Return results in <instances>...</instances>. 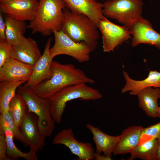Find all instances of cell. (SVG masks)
<instances>
[{
  "instance_id": "ffe728a7",
  "label": "cell",
  "mask_w": 160,
  "mask_h": 160,
  "mask_svg": "<svg viewBox=\"0 0 160 160\" xmlns=\"http://www.w3.org/2000/svg\"><path fill=\"white\" fill-rule=\"evenodd\" d=\"M139 106L149 117H158L159 105L158 100L160 98V88H146L137 94Z\"/></svg>"
},
{
  "instance_id": "e575fe53",
  "label": "cell",
  "mask_w": 160,
  "mask_h": 160,
  "mask_svg": "<svg viewBox=\"0 0 160 160\" xmlns=\"http://www.w3.org/2000/svg\"><path fill=\"white\" fill-rule=\"evenodd\" d=\"M100 0L103 1L104 0Z\"/></svg>"
},
{
  "instance_id": "ba28073f",
  "label": "cell",
  "mask_w": 160,
  "mask_h": 160,
  "mask_svg": "<svg viewBox=\"0 0 160 160\" xmlns=\"http://www.w3.org/2000/svg\"><path fill=\"white\" fill-rule=\"evenodd\" d=\"M98 28L102 34L103 47L104 52L113 51L131 38L129 28L116 24L104 16L99 22Z\"/></svg>"
},
{
  "instance_id": "4dcf8cb0",
  "label": "cell",
  "mask_w": 160,
  "mask_h": 160,
  "mask_svg": "<svg viewBox=\"0 0 160 160\" xmlns=\"http://www.w3.org/2000/svg\"><path fill=\"white\" fill-rule=\"evenodd\" d=\"M95 160H112L111 157L104 155H102L101 154L95 152L94 153Z\"/></svg>"
},
{
  "instance_id": "9c48e42d",
  "label": "cell",
  "mask_w": 160,
  "mask_h": 160,
  "mask_svg": "<svg viewBox=\"0 0 160 160\" xmlns=\"http://www.w3.org/2000/svg\"><path fill=\"white\" fill-rule=\"evenodd\" d=\"M52 143L55 145H63L68 148L73 154L78 157V160H95V150L92 144L76 140L71 128L59 132L55 136Z\"/></svg>"
},
{
  "instance_id": "3957f363",
  "label": "cell",
  "mask_w": 160,
  "mask_h": 160,
  "mask_svg": "<svg viewBox=\"0 0 160 160\" xmlns=\"http://www.w3.org/2000/svg\"><path fill=\"white\" fill-rule=\"evenodd\" d=\"M63 19L61 31L76 42L84 41L92 52L96 49L100 37L97 26L86 15L63 9Z\"/></svg>"
},
{
  "instance_id": "cb8c5ba5",
  "label": "cell",
  "mask_w": 160,
  "mask_h": 160,
  "mask_svg": "<svg viewBox=\"0 0 160 160\" xmlns=\"http://www.w3.org/2000/svg\"><path fill=\"white\" fill-rule=\"evenodd\" d=\"M7 144V156L9 160L15 159L19 158H23L27 160H37L38 157L36 152L31 149L27 153H25L19 150L15 145L13 141V134L9 129L4 130Z\"/></svg>"
},
{
  "instance_id": "5bb4252c",
  "label": "cell",
  "mask_w": 160,
  "mask_h": 160,
  "mask_svg": "<svg viewBox=\"0 0 160 160\" xmlns=\"http://www.w3.org/2000/svg\"><path fill=\"white\" fill-rule=\"evenodd\" d=\"M41 56L36 41L31 38L23 36L12 45L11 57L33 66Z\"/></svg>"
},
{
  "instance_id": "9a60e30c",
  "label": "cell",
  "mask_w": 160,
  "mask_h": 160,
  "mask_svg": "<svg viewBox=\"0 0 160 160\" xmlns=\"http://www.w3.org/2000/svg\"><path fill=\"white\" fill-rule=\"evenodd\" d=\"M33 66L10 57L0 68V81H24L29 79Z\"/></svg>"
},
{
  "instance_id": "52a82bcc",
  "label": "cell",
  "mask_w": 160,
  "mask_h": 160,
  "mask_svg": "<svg viewBox=\"0 0 160 160\" xmlns=\"http://www.w3.org/2000/svg\"><path fill=\"white\" fill-rule=\"evenodd\" d=\"M55 43L50 49L52 57L64 55L70 56L80 63L89 61L92 52L89 46L85 42H76L65 34L62 31H54Z\"/></svg>"
},
{
  "instance_id": "44dd1931",
  "label": "cell",
  "mask_w": 160,
  "mask_h": 160,
  "mask_svg": "<svg viewBox=\"0 0 160 160\" xmlns=\"http://www.w3.org/2000/svg\"><path fill=\"white\" fill-rule=\"evenodd\" d=\"M6 41L13 45L24 36L27 25L25 21L18 20L5 15Z\"/></svg>"
},
{
  "instance_id": "484cf974",
  "label": "cell",
  "mask_w": 160,
  "mask_h": 160,
  "mask_svg": "<svg viewBox=\"0 0 160 160\" xmlns=\"http://www.w3.org/2000/svg\"><path fill=\"white\" fill-rule=\"evenodd\" d=\"M6 129H9L12 132L14 139L20 140L21 135L19 128L16 125L8 111L0 113V129L4 131Z\"/></svg>"
},
{
  "instance_id": "6da1fadb",
  "label": "cell",
  "mask_w": 160,
  "mask_h": 160,
  "mask_svg": "<svg viewBox=\"0 0 160 160\" xmlns=\"http://www.w3.org/2000/svg\"><path fill=\"white\" fill-rule=\"evenodd\" d=\"M51 77L31 90L41 97L49 99L55 93L68 86L79 83L93 84L94 79L88 77L81 69L73 64H63L53 60Z\"/></svg>"
},
{
  "instance_id": "30bf717a",
  "label": "cell",
  "mask_w": 160,
  "mask_h": 160,
  "mask_svg": "<svg viewBox=\"0 0 160 160\" xmlns=\"http://www.w3.org/2000/svg\"><path fill=\"white\" fill-rule=\"evenodd\" d=\"M28 109L19 129L20 141L29 145L36 152L43 150L45 145V137L40 132L37 126V116Z\"/></svg>"
},
{
  "instance_id": "8fae6325",
  "label": "cell",
  "mask_w": 160,
  "mask_h": 160,
  "mask_svg": "<svg viewBox=\"0 0 160 160\" xmlns=\"http://www.w3.org/2000/svg\"><path fill=\"white\" fill-rule=\"evenodd\" d=\"M129 28L132 36V47H135L141 44H148L160 50V33L153 29L147 20L142 17Z\"/></svg>"
},
{
  "instance_id": "8992f818",
  "label": "cell",
  "mask_w": 160,
  "mask_h": 160,
  "mask_svg": "<svg viewBox=\"0 0 160 160\" xmlns=\"http://www.w3.org/2000/svg\"><path fill=\"white\" fill-rule=\"evenodd\" d=\"M103 4L105 17L128 28L142 17L143 0H107Z\"/></svg>"
},
{
  "instance_id": "4fadbf2b",
  "label": "cell",
  "mask_w": 160,
  "mask_h": 160,
  "mask_svg": "<svg viewBox=\"0 0 160 160\" xmlns=\"http://www.w3.org/2000/svg\"><path fill=\"white\" fill-rule=\"evenodd\" d=\"M52 40L50 37L47 41L43 54L33 66L31 76L23 85L25 87L31 89L51 77V65L53 58L50 54L49 50Z\"/></svg>"
},
{
  "instance_id": "e0dca14e",
  "label": "cell",
  "mask_w": 160,
  "mask_h": 160,
  "mask_svg": "<svg viewBox=\"0 0 160 160\" xmlns=\"http://www.w3.org/2000/svg\"><path fill=\"white\" fill-rule=\"evenodd\" d=\"M143 128L141 126H134L124 129L120 135L113 155L130 153L139 144Z\"/></svg>"
},
{
  "instance_id": "d6986e66",
  "label": "cell",
  "mask_w": 160,
  "mask_h": 160,
  "mask_svg": "<svg viewBox=\"0 0 160 160\" xmlns=\"http://www.w3.org/2000/svg\"><path fill=\"white\" fill-rule=\"evenodd\" d=\"M123 74L126 83L121 89L122 93L129 92L131 95H136L138 92L147 87L160 88V72L156 70L150 71L148 77L141 80L132 79L124 71Z\"/></svg>"
},
{
  "instance_id": "277c9868",
  "label": "cell",
  "mask_w": 160,
  "mask_h": 160,
  "mask_svg": "<svg viewBox=\"0 0 160 160\" xmlns=\"http://www.w3.org/2000/svg\"><path fill=\"white\" fill-rule=\"evenodd\" d=\"M79 83L66 87L55 93L49 99L51 113L55 121L61 123L67 102L76 99L81 100H96L103 97L97 89Z\"/></svg>"
},
{
  "instance_id": "4316f807",
  "label": "cell",
  "mask_w": 160,
  "mask_h": 160,
  "mask_svg": "<svg viewBox=\"0 0 160 160\" xmlns=\"http://www.w3.org/2000/svg\"><path fill=\"white\" fill-rule=\"evenodd\" d=\"M160 136V121L156 124L143 128L139 144L156 139Z\"/></svg>"
},
{
  "instance_id": "d6a6232c",
  "label": "cell",
  "mask_w": 160,
  "mask_h": 160,
  "mask_svg": "<svg viewBox=\"0 0 160 160\" xmlns=\"http://www.w3.org/2000/svg\"><path fill=\"white\" fill-rule=\"evenodd\" d=\"M158 117H159L160 119V103H159V107Z\"/></svg>"
},
{
  "instance_id": "f1b7e54d",
  "label": "cell",
  "mask_w": 160,
  "mask_h": 160,
  "mask_svg": "<svg viewBox=\"0 0 160 160\" xmlns=\"http://www.w3.org/2000/svg\"><path fill=\"white\" fill-rule=\"evenodd\" d=\"M7 144L4 131L0 129V160H9L7 156Z\"/></svg>"
},
{
  "instance_id": "ac0fdd59",
  "label": "cell",
  "mask_w": 160,
  "mask_h": 160,
  "mask_svg": "<svg viewBox=\"0 0 160 160\" xmlns=\"http://www.w3.org/2000/svg\"><path fill=\"white\" fill-rule=\"evenodd\" d=\"M86 126L93 135V140L96 146V152L99 154L103 153L104 155L111 157L120 138V135H108L89 123Z\"/></svg>"
},
{
  "instance_id": "1f68e13d",
  "label": "cell",
  "mask_w": 160,
  "mask_h": 160,
  "mask_svg": "<svg viewBox=\"0 0 160 160\" xmlns=\"http://www.w3.org/2000/svg\"><path fill=\"white\" fill-rule=\"evenodd\" d=\"M157 146V160H160V136L156 139Z\"/></svg>"
},
{
  "instance_id": "d4e9b609",
  "label": "cell",
  "mask_w": 160,
  "mask_h": 160,
  "mask_svg": "<svg viewBox=\"0 0 160 160\" xmlns=\"http://www.w3.org/2000/svg\"><path fill=\"white\" fill-rule=\"evenodd\" d=\"M28 109L25 101L19 94H16L9 103L8 111L19 128Z\"/></svg>"
},
{
  "instance_id": "7c38bea8",
  "label": "cell",
  "mask_w": 160,
  "mask_h": 160,
  "mask_svg": "<svg viewBox=\"0 0 160 160\" xmlns=\"http://www.w3.org/2000/svg\"><path fill=\"white\" fill-rule=\"evenodd\" d=\"M38 4L37 0H12L0 3L1 12L19 20H32Z\"/></svg>"
},
{
  "instance_id": "603a6c76",
  "label": "cell",
  "mask_w": 160,
  "mask_h": 160,
  "mask_svg": "<svg viewBox=\"0 0 160 160\" xmlns=\"http://www.w3.org/2000/svg\"><path fill=\"white\" fill-rule=\"evenodd\" d=\"M127 159L133 160L138 158L143 160H157V146L156 139L139 144L130 153Z\"/></svg>"
},
{
  "instance_id": "5b68a950",
  "label": "cell",
  "mask_w": 160,
  "mask_h": 160,
  "mask_svg": "<svg viewBox=\"0 0 160 160\" xmlns=\"http://www.w3.org/2000/svg\"><path fill=\"white\" fill-rule=\"evenodd\" d=\"M18 89V94L23 97L28 109L37 116V126L41 134L45 138L50 136L55 121L51 115L49 99L39 97L24 86L20 85Z\"/></svg>"
},
{
  "instance_id": "2e32d148",
  "label": "cell",
  "mask_w": 160,
  "mask_h": 160,
  "mask_svg": "<svg viewBox=\"0 0 160 160\" xmlns=\"http://www.w3.org/2000/svg\"><path fill=\"white\" fill-rule=\"evenodd\" d=\"M66 7L72 12L84 15L98 26L104 16L103 4L97 0H64Z\"/></svg>"
},
{
  "instance_id": "836d02e7",
  "label": "cell",
  "mask_w": 160,
  "mask_h": 160,
  "mask_svg": "<svg viewBox=\"0 0 160 160\" xmlns=\"http://www.w3.org/2000/svg\"><path fill=\"white\" fill-rule=\"evenodd\" d=\"M12 0H0V3L4 2H7V1H11Z\"/></svg>"
},
{
  "instance_id": "7a4b0ae2",
  "label": "cell",
  "mask_w": 160,
  "mask_h": 160,
  "mask_svg": "<svg viewBox=\"0 0 160 160\" xmlns=\"http://www.w3.org/2000/svg\"><path fill=\"white\" fill-rule=\"evenodd\" d=\"M65 7L64 0H39L34 17L27 28L33 34L39 33L44 36L61 31Z\"/></svg>"
},
{
  "instance_id": "f546056e",
  "label": "cell",
  "mask_w": 160,
  "mask_h": 160,
  "mask_svg": "<svg viewBox=\"0 0 160 160\" xmlns=\"http://www.w3.org/2000/svg\"><path fill=\"white\" fill-rule=\"evenodd\" d=\"M6 26L5 20L2 13H0V41H6Z\"/></svg>"
},
{
  "instance_id": "83f0119b",
  "label": "cell",
  "mask_w": 160,
  "mask_h": 160,
  "mask_svg": "<svg viewBox=\"0 0 160 160\" xmlns=\"http://www.w3.org/2000/svg\"><path fill=\"white\" fill-rule=\"evenodd\" d=\"M12 47L6 41H0V68L11 57Z\"/></svg>"
},
{
  "instance_id": "7402d4cb",
  "label": "cell",
  "mask_w": 160,
  "mask_h": 160,
  "mask_svg": "<svg viewBox=\"0 0 160 160\" xmlns=\"http://www.w3.org/2000/svg\"><path fill=\"white\" fill-rule=\"evenodd\" d=\"M26 82L19 81H0V113L8 111L9 103L16 94V90L21 84Z\"/></svg>"
}]
</instances>
